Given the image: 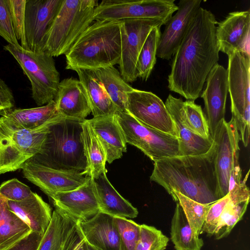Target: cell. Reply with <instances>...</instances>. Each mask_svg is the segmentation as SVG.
I'll return each mask as SVG.
<instances>
[{"label": "cell", "instance_id": "6da1fadb", "mask_svg": "<svg viewBox=\"0 0 250 250\" xmlns=\"http://www.w3.org/2000/svg\"><path fill=\"white\" fill-rule=\"evenodd\" d=\"M217 23L210 11L201 7L173 56L168 87L187 100L199 97L208 73L219 60Z\"/></svg>", "mask_w": 250, "mask_h": 250}, {"label": "cell", "instance_id": "7a4b0ae2", "mask_svg": "<svg viewBox=\"0 0 250 250\" xmlns=\"http://www.w3.org/2000/svg\"><path fill=\"white\" fill-rule=\"evenodd\" d=\"M215 146L206 154L177 156L157 161L150 180L170 195L173 191L202 204L220 199L214 163Z\"/></svg>", "mask_w": 250, "mask_h": 250}, {"label": "cell", "instance_id": "3957f363", "mask_svg": "<svg viewBox=\"0 0 250 250\" xmlns=\"http://www.w3.org/2000/svg\"><path fill=\"white\" fill-rule=\"evenodd\" d=\"M121 21H96L65 55L66 69L93 70L119 64Z\"/></svg>", "mask_w": 250, "mask_h": 250}, {"label": "cell", "instance_id": "277c9868", "mask_svg": "<svg viewBox=\"0 0 250 250\" xmlns=\"http://www.w3.org/2000/svg\"><path fill=\"white\" fill-rule=\"evenodd\" d=\"M84 120L61 117L50 126L40 152L31 159L55 169L85 175Z\"/></svg>", "mask_w": 250, "mask_h": 250}, {"label": "cell", "instance_id": "5b68a950", "mask_svg": "<svg viewBox=\"0 0 250 250\" xmlns=\"http://www.w3.org/2000/svg\"><path fill=\"white\" fill-rule=\"evenodd\" d=\"M97 0H62L44 39L43 51L53 57L65 55L92 23Z\"/></svg>", "mask_w": 250, "mask_h": 250}, {"label": "cell", "instance_id": "8992f818", "mask_svg": "<svg viewBox=\"0 0 250 250\" xmlns=\"http://www.w3.org/2000/svg\"><path fill=\"white\" fill-rule=\"evenodd\" d=\"M29 130L17 128L3 116L0 117V175L21 169L29 159L39 153L50 126L61 117Z\"/></svg>", "mask_w": 250, "mask_h": 250}, {"label": "cell", "instance_id": "52a82bcc", "mask_svg": "<svg viewBox=\"0 0 250 250\" xmlns=\"http://www.w3.org/2000/svg\"><path fill=\"white\" fill-rule=\"evenodd\" d=\"M3 48L14 57L29 80L37 105L41 106L54 100L60 81L53 57L44 51L32 52L10 44Z\"/></svg>", "mask_w": 250, "mask_h": 250}, {"label": "cell", "instance_id": "ba28073f", "mask_svg": "<svg viewBox=\"0 0 250 250\" xmlns=\"http://www.w3.org/2000/svg\"><path fill=\"white\" fill-rule=\"evenodd\" d=\"M228 56V81L232 117L241 140L248 146L250 121V53L237 51Z\"/></svg>", "mask_w": 250, "mask_h": 250}, {"label": "cell", "instance_id": "9c48e42d", "mask_svg": "<svg viewBox=\"0 0 250 250\" xmlns=\"http://www.w3.org/2000/svg\"><path fill=\"white\" fill-rule=\"evenodd\" d=\"M115 115L126 143L140 149L154 162L180 156L177 137L142 124L127 112L116 110Z\"/></svg>", "mask_w": 250, "mask_h": 250}, {"label": "cell", "instance_id": "30bf717a", "mask_svg": "<svg viewBox=\"0 0 250 250\" xmlns=\"http://www.w3.org/2000/svg\"><path fill=\"white\" fill-rule=\"evenodd\" d=\"M178 8L174 0H103L95 8L93 19H156L165 25Z\"/></svg>", "mask_w": 250, "mask_h": 250}, {"label": "cell", "instance_id": "8fae6325", "mask_svg": "<svg viewBox=\"0 0 250 250\" xmlns=\"http://www.w3.org/2000/svg\"><path fill=\"white\" fill-rule=\"evenodd\" d=\"M164 23L156 19H125L121 21V55L119 63L124 80L133 83L137 79L136 65L142 46L150 31Z\"/></svg>", "mask_w": 250, "mask_h": 250}, {"label": "cell", "instance_id": "7c38bea8", "mask_svg": "<svg viewBox=\"0 0 250 250\" xmlns=\"http://www.w3.org/2000/svg\"><path fill=\"white\" fill-rule=\"evenodd\" d=\"M126 111L142 124L178 138L165 104L154 93L134 88L127 93Z\"/></svg>", "mask_w": 250, "mask_h": 250}, {"label": "cell", "instance_id": "4fadbf2b", "mask_svg": "<svg viewBox=\"0 0 250 250\" xmlns=\"http://www.w3.org/2000/svg\"><path fill=\"white\" fill-rule=\"evenodd\" d=\"M215 146L214 163L220 199L229 192V180L235 155L239 153V134L234 119L223 120L212 138Z\"/></svg>", "mask_w": 250, "mask_h": 250}, {"label": "cell", "instance_id": "5bb4252c", "mask_svg": "<svg viewBox=\"0 0 250 250\" xmlns=\"http://www.w3.org/2000/svg\"><path fill=\"white\" fill-rule=\"evenodd\" d=\"M62 0H26L24 32L27 50L43 51L45 35Z\"/></svg>", "mask_w": 250, "mask_h": 250}, {"label": "cell", "instance_id": "9a60e30c", "mask_svg": "<svg viewBox=\"0 0 250 250\" xmlns=\"http://www.w3.org/2000/svg\"><path fill=\"white\" fill-rule=\"evenodd\" d=\"M21 169L23 176L38 187L49 198L57 193L78 188L90 177L49 167L31 159L24 164Z\"/></svg>", "mask_w": 250, "mask_h": 250}, {"label": "cell", "instance_id": "2e32d148", "mask_svg": "<svg viewBox=\"0 0 250 250\" xmlns=\"http://www.w3.org/2000/svg\"><path fill=\"white\" fill-rule=\"evenodd\" d=\"M201 0L179 1L176 14L165 24V28L161 34L157 51L159 58L168 60L174 56L201 7Z\"/></svg>", "mask_w": 250, "mask_h": 250}, {"label": "cell", "instance_id": "e0dca14e", "mask_svg": "<svg viewBox=\"0 0 250 250\" xmlns=\"http://www.w3.org/2000/svg\"><path fill=\"white\" fill-rule=\"evenodd\" d=\"M206 82V86L201 97L204 101L206 117L212 139L217 126L225 119L229 92L227 69L217 63L210 71Z\"/></svg>", "mask_w": 250, "mask_h": 250}, {"label": "cell", "instance_id": "ac0fdd59", "mask_svg": "<svg viewBox=\"0 0 250 250\" xmlns=\"http://www.w3.org/2000/svg\"><path fill=\"white\" fill-rule=\"evenodd\" d=\"M50 198L55 208L63 211L77 222L87 220L100 211L91 177L78 188L57 193Z\"/></svg>", "mask_w": 250, "mask_h": 250}, {"label": "cell", "instance_id": "d6986e66", "mask_svg": "<svg viewBox=\"0 0 250 250\" xmlns=\"http://www.w3.org/2000/svg\"><path fill=\"white\" fill-rule=\"evenodd\" d=\"M250 9L229 13L216 26L219 51L228 56L237 51L250 53Z\"/></svg>", "mask_w": 250, "mask_h": 250}, {"label": "cell", "instance_id": "ffe728a7", "mask_svg": "<svg viewBox=\"0 0 250 250\" xmlns=\"http://www.w3.org/2000/svg\"><path fill=\"white\" fill-rule=\"evenodd\" d=\"M183 104L182 99L171 94L168 96L165 104L178 134L180 156L206 154L212 147L213 139L202 138L190 130L186 121Z\"/></svg>", "mask_w": 250, "mask_h": 250}, {"label": "cell", "instance_id": "44dd1931", "mask_svg": "<svg viewBox=\"0 0 250 250\" xmlns=\"http://www.w3.org/2000/svg\"><path fill=\"white\" fill-rule=\"evenodd\" d=\"M54 101L58 113L64 117L84 120L91 112L82 83L73 77L60 82Z\"/></svg>", "mask_w": 250, "mask_h": 250}, {"label": "cell", "instance_id": "7402d4cb", "mask_svg": "<svg viewBox=\"0 0 250 250\" xmlns=\"http://www.w3.org/2000/svg\"><path fill=\"white\" fill-rule=\"evenodd\" d=\"M77 224L88 244L101 250H120L119 234L113 217L100 211L87 220L77 222Z\"/></svg>", "mask_w": 250, "mask_h": 250}, {"label": "cell", "instance_id": "603a6c76", "mask_svg": "<svg viewBox=\"0 0 250 250\" xmlns=\"http://www.w3.org/2000/svg\"><path fill=\"white\" fill-rule=\"evenodd\" d=\"M96 134L110 164L120 158L126 151V142L123 130L115 114L87 120Z\"/></svg>", "mask_w": 250, "mask_h": 250}, {"label": "cell", "instance_id": "cb8c5ba5", "mask_svg": "<svg viewBox=\"0 0 250 250\" xmlns=\"http://www.w3.org/2000/svg\"><path fill=\"white\" fill-rule=\"evenodd\" d=\"M6 201L8 209L24 221L32 231L44 234L50 224L52 213L50 206L40 195L33 192L21 201Z\"/></svg>", "mask_w": 250, "mask_h": 250}, {"label": "cell", "instance_id": "d4e9b609", "mask_svg": "<svg viewBox=\"0 0 250 250\" xmlns=\"http://www.w3.org/2000/svg\"><path fill=\"white\" fill-rule=\"evenodd\" d=\"M101 212L114 217L134 218L137 209L114 188L106 175V171L93 178Z\"/></svg>", "mask_w": 250, "mask_h": 250}, {"label": "cell", "instance_id": "484cf974", "mask_svg": "<svg viewBox=\"0 0 250 250\" xmlns=\"http://www.w3.org/2000/svg\"><path fill=\"white\" fill-rule=\"evenodd\" d=\"M59 115L53 100L41 106L12 109L3 117L17 128L33 130L50 123Z\"/></svg>", "mask_w": 250, "mask_h": 250}, {"label": "cell", "instance_id": "4316f807", "mask_svg": "<svg viewBox=\"0 0 250 250\" xmlns=\"http://www.w3.org/2000/svg\"><path fill=\"white\" fill-rule=\"evenodd\" d=\"M75 71L85 89L93 117L115 114L116 107L91 70L77 69Z\"/></svg>", "mask_w": 250, "mask_h": 250}, {"label": "cell", "instance_id": "83f0119b", "mask_svg": "<svg viewBox=\"0 0 250 250\" xmlns=\"http://www.w3.org/2000/svg\"><path fill=\"white\" fill-rule=\"evenodd\" d=\"M91 71L104 87L116 110L127 112V93L134 88L124 80L120 72L114 66Z\"/></svg>", "mask_w": 250, "mask_h": 250}, {"label": "cell", "instance_id": "f1b7e54d", "mask_svg": "<svg viewBox=\"0 0 250 250\" xmlns=\"http://www.w3.org/2000/svg\"><path fill=\"white\" fill-rule=\"evenodd\" d=\"M32 231L29 227L8 208L0 196V250H7Z\"/></svg>", "mask_w": 250, "mask_h": 250}, {"label": "cell", "instance_id": "f546056e", "mask_svg": "<svg viewBox=\"0 0 250 250\" xmlns=\"http://www.w3.org/2000/svg\"><path fill=\"white\" fill-rule=\"evenodd\" d=\"M82 127L83 144L86 160L85 175L93 179L105 171L106 154L86 119L83 121Z\"/></svg>", "mask_w": 250, "mask_h": 250}, {"label": "cell", "instance_id": "4dcf8cb0", "mask_svg": "<svg viewBox=\"0 0 250 250\" xmlns=\"http://www.w3.org/2000/svg\"><path fill=\"white\" fill-rule=\"evenodd\" d=\"M170 238L176 250H201L204 245L203 240L193 233L178 203L171 219Z\"/></svg>", "mask_w": 250, "mask_h": 250}, {"label": "cell", "instance_id": "1f68e13d", "mask_svg": "<svg viewBox=\"0 0 250 250\" xmlns=\"http://www.w3.org/2000/svg\"><path fill=\"white\" fill-rule=\"evenodd\" d=\"M75 222L63 211L55 208L38 250H62L64 240Z\"/></svg>", "mask_w": 250, "mask_h": 250}, {"label": "cell", "instance_id": "d6a6232c", "mask_svg": "<svg viewBox=\"0 0 250 250\" xmlns=\"http://www.w3.org/2000/svg\"><path fill=\"white\" fill-rule=\"evenodd\" d=\"M161 27H155L149 33L137 59L136 74L143 81L147 80L156 62Z\"/></svg>", "mask_w": 250, "mask_h": 250}, {"label": "cell", "instance_id": "836d02e7", "mask_svg": "<svg viewBox=\"0 0 250 250\" xmlns=\"http://www.w3.org/2000/svg\"><path fill=\"white\" fill-rule=\"evenodd\" d=\"M170 195L181 206L193 233L199 237L211 204L199 203L176 191Z\"/></svg>", "mask_w": 250, "mask_h": 250}, {"label": "cell", "instance_id": "e575fe53", "mask_svg": "<svg viewBox=\"0 0 250 250\" xmlns=\"http://www.w3.org/2000/svg\"><path fill=\"white\" fill-rule=\"evenodd\" d=\"M249 203V201H247L234 204L229 201L220 215L213 234L215 239L219 240L229 235L235 225L242 219Z\"/></svg>", "mask_w": 250, "mask_h": 250}, {"label": "cell", "instance_id": "d590c367", "mask_svg": "<svg viewBox=\"0 0 250 250\" xmlns=\"http://www.w3.org/2000/svg\"><path fill=\"white\" fill-rule=\"evenodd\" d=\"M183 108L186 121L190 130L202 138H211L208 121L201 106L194 101L186 100L184 102Z\"/></svg>", "mask_w": 250, "mask_h": 250}, {"label": "cell", "instance_id": "8d00e7d4", "mask_svg": "<svg viewBox=\"0 0 250 250\" xmlns=\"http://www.w3.org/2000/svg\"><path fill=\"white\" fill-rule=\"evenodd\" d=\"M113 221L119 234L120 250H134L140 237V225L125 218L113 217Z\"/></svg>", "mask_w": 250, "mask_h": 250}, {"label": "cell", "instance_id": "74e56055", "mask_svg": "<svg viewBox=\"0 0 250 250\" xmlns=\"http://www.w3.org/2000/svg\"><path fill=\"white\" fill-rule=\"evenodd\" d=\"M169 238L153 226L140 225L139 241L134 250H165Z\"/></svg>", "mask_w": 250, "mask_h": 250}, {"label": "cell", "instance_id": "f35d334b", "mask_svg": "<svg viewBox=\"0 0 250 250\" xmlns=\"http://www.w3.org/2000/svg\"><path fill=\"white\" fill-rule=\"evenodd\" d=\"M26 0H8L13 28L21 46L27 50L24 32L25 10Z\"/></svg>", "mask_w": 250, "mask_h": 250}, {"label": "cell", "instance_id": "ab89813d", "mask_svg": "<svg viewBox=\"0 0 250 250\" xmlns=\"http://www.w3.org/2000/svg\"><path fill=\"white\" fill-rule=\"evenodd\" d=\"M33 192L30 187L16 178L4 181L0 185V196L7 200L21 201Z\"/></svg>", "mask_w": 250, "mask_h": 250}, {"label": "cell", "instance_id": "60d3db41", "mask_svg": "<svg viewBox=\"0 0 250 250\" xmlns=\"http://www.w3.org/2000/svg\"><path fill=\"white\" fill-rule=\"evenodd\" d=\"M0 36L8 44L21 46L15 34L8 0H0Z\"/></svg>", "mask_w": 250, "mask_h": 250}, {"label": "cell", "instance_id": "b9f144b4", "mask_svg": "<svg viewBox=\"0 0 250 250\" xmlns=\"http://www.w3.org/2000/svg\"><path fill=\"white\" fill-rule=\"evenodd\" d=\"M228 194L211 204L204 223L201 233L206 232L208 235L214 234L217 228L220 215L229 201Z\"/></svg>", "mask_w": 250, "mask_h": 250}, {"label": "cell", "instance_id": "7bdbcfd3", "mask_svg": "<svg viewBox=\"0 0 250 250\" xmlns=\"http://www.w3.org/2000/svg\"><path fill=\"white\" fill-rule=\"evenodd\" d=\"M62 250H86V242L75 223L68 233Z\"/></svg>", "mask_w": 250, "mask_h": 250}, {"label": "cell", "instance_id": "ee69618b", "mask_svg": "<svg viewBox=\"0 0 250 250\" xmlns=\"http://www.w3.org/2000/svg\"><path fill=\"white\" fill-rule=\"evenodd\" d=\"M250 170L243 180L236 184L234 187L229 191L228 195L229 201L234 204H237L245 201H250V191L246 185Z\"/></svg>", "mask_w": 250, "mask_h": 250}, {"label": "cell", "instance_id": "f6af8a7d", "mask_svg": "<svg viewBox=\"0 0 250 250\" xmlns=\"http://www.w3.org/2000/svg\"><path fill=\"white\" fill-rule=\"evenodd\" d=\"M15 100L9 86L0 79V115L3 116L13 109Z\"/></svg>", "mask_w": 250, "mask_h": 250}, {"label": "cell", "instance_id": "bcb514c9", "mask_svg": "<svg viewBox=\"0 0 250 250\" xmlns=\"http://www.w3.org/2000/svg\"><path fill=\"white\" fill-rule=\"evenodd\" d=\"M43 234L32 231L7 250H38Z\"/></svg>", "mask_w": 250, "mask_h": 250}, {"label": "cell", "instance_id": "7dc6e473", "mask_svg": "<svg viewBox=\"0 0 250 250\" xmlns=\"http://www.w3.org/2000/svg\"><path fill=\"white\" fill-rule=\"evenodd\" d=\"M242 170L239 163V153L233 159L229 180V191L242 180ZM229 193V192H228Z\"/></svg>", "mask_w": 250, "mask_h": 250}, {"label": "cell", "instance_id": "c3c4849f", "mask_svg": "<svg viewBox=\"0 0 250 250\" xmlns=\"http://www.w3.org/2000/svg\"><path fill=\"white\" fill-rule=\"evenodd\" d=\"M86 250H101L95 247H93L86 242Z\"/></svg>", "mask_w": 250, "mask_h": 250}]
</instances>
